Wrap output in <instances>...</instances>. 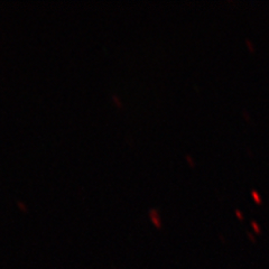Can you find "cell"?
<instances>
[{
	"instance_id": "6da1fadb",
	"label": "cell",
	"mask_w": 269,
	"mask_h": 269,
	"mask_svg": "<svg viewBox=\"0 0 269 269\" xmlns=\"http://www.w3.org/2000/svg\"><path fill=\"white\" fill-rule=\"evenodd\" d=\"M17 205H18V206H19V209H20V210L25 211V212H26V211H27V208H26V205L24 204L23 202H20V201H18V202H17Z\"/></svg>"
}]
</instances>
